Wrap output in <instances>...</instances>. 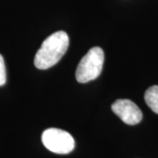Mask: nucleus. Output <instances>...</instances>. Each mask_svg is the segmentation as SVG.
Masks as SVG:
<instances>
[{
	"label": "nucleus",
	"instance_id": "6",
	"mask_svg": "<svg viewBox=\"0 0 158 158\" xmlns=\"http://www.w3.org/2000/svg\"><path fill=\"white\" fill-rule=\"evenodd\" d=\"M6 83V69L5 60L0 55V86L4 85Z\"/></svg>",
	"mask_w": 158,
	"mask_h": 158
},
{
	"label": "nucleus",
	"instance_id": "2",
	"mask_svg": "<svg viewBox=\"0 0 158 158\" xmlns=\"http://www.w3.org/2000/svg\"><path fill=\"white\" fill-rule=\"evenodd\" d=\"M105 61L104 51L94 47L81 59L76 70V78L79 83L85 84L96 79L102 71Z\"/></svg>",
	"mask_w": 158,
	"mask_h": 158
},
{
	"label": "nucleus",
	"instance_id": "3",
	"mask_svg": "<svg viewBox=\"0 0 158 158\" xmlns=\"http://www.w3.org/2000/svg\"><path fill=\"white\" fill-rule=\"evenodd\" d=\"M41 141L49 151L60 155L69 154L75 148V140L71 135L58 128L46 129L41 135Z\"/></svg>",
	"mask_w": 158,
	"mask_h": 158
},
{
	"label": "nucleus",
	"instance_id": "5",
	"mask_svg": "<svg viewBox=\"0 0 158 158\" xmlns=\"http://www.w3.org/2000/svg\"><path fill=\"white\" fill-rule=\"evenodd\" d=\"M145 102L154 113L158 114V85L149 87L144 95Z\"/></svg>",
	"mask_w": 158,
	"mask_h": 158
},
{
	"label": "nucleus",
	"instance_id": "1",
	"mask_svg": "<svg viewBox=\"0 0 158 158\" xmlns=\"http://www.w3.org/2000/svg\"><path fill=\"white\" fill-rule=\"evenodd\" d=\"M69 44L68 34L58 31L51 34L43 41L34 57V65L39 69H47L56 65L61 60Z\"/></svg>",
	"mask_w": 158,
	"mask_h": 158
},
{
	"label": "nucleus",
	"instance_id": "4",
	"mask_svg": "<svg viewBox=\"0 0 158 158\" xmlns=\"http://www.w3.org/2000/svg\"><path fill=\"white\" fill-rule=\"evenodd\" d=\"M113 112L124 123L136 125L142 119V113L140 108L129 99H118L112 105Z\"/></svg>",
	"mask_w": 158,
	"mask_h": 158
}]
</instances>
